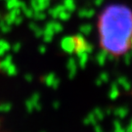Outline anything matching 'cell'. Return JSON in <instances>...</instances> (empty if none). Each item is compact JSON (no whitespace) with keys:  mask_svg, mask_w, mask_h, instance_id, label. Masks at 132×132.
Listing matches in <instances>:
<instances>
[{"mask_svg":"<svg viewBox=\"0 0 132 132\" xmlns=\"http://www.w3.org/2000/svg\"><path fill=\"white\" fill-rule=\"evenodd\" d=\"M108 76H107V75H102V76H101V79H102V81H103V82H107V81H108Z\"/></svg>","mask_w":132,"mask_h":132,"instance_id":"cell-9","label":"cell"},{"mask_svg":"<svg viewBox=\"0 0 132 132\" xmlns=\"http://www.w3.org/2000/svg\"><path fill=\"white\" fill-rule=\"evenodd\" d=\"M119 96V90H118V84L117 83H113L111 85V89H110V93H109V97L112 100H116Z\"/></svg>","mask_w":132,"mask_h":132,"instance_id":"cell-3","label":"cell"},{"mask_svg":"<svg viewBox=\"0 0 132 132\" xmlns=\"http://www.w3.org/2000/svg\"><path fill=\"white\" fill-rule=\"evenodd\" d=\"M97 118L94 116L93 113H90L88 116H86V118L83 119V123L85 125H95L97 123Z\"/></svg>","mask_w":132,"mask_h":132,"instance_id":"cell-4","label":"cell"},{"mask_svg":"<svg viewBox=\"0 0 132 132\" xmlns=\"http://www.w3.org/2000/svg\"><path fill=\"white\" fill-rule=\"evenodd\" d=\"M53 107H54V109H59V107H60V103L58 102V101H56V102H54V104H53Z\"/></svg>","mask_w":132,"mask_h":132,"instance_id":"cell-10","label":"cell"},{"mask_svg":"<svg viewBox=\"0 0 132 132\" xmlns=\"http://www.w3.org/2000/svg\"><path fill=\"white\" fill-rule=\"evenodd\" d=\"M118 82V86H121L123 89L126 90V91H129L130 88H131V84L129 83V81L125 77H119Z\"/></svg>","mask_w":132,"mask_h":132,"instance_id":"cell-5","label":"cell"},{"mask_svg":"<svg viewBox=\"0 0 132 132\" xmlns=\"http://www.w3.org/2000/svg\"><path fill=\"white\" fill-rule=\"evenodd\" d=\"M55 79H56V77H55L54 75H50V76H48L47 80H46V84H47L48 86H50V87H51Z\"/></svg>","mask_w":132,"mask_h":132,"instance_id":"cell-7","label":"cell"},{"mask_svg":"<svg viewBox=\"0 0 132 132\" xmlns=\"http://www.w3.org/2000/svg\"><path fill=\"white\" fill-rule=\"evenodd\" d=\"M128 109L126 107H119V108L114 109L113 111V116H116L117 118H124L128 114Z\"/></svg>","mask_w":132,"mask_h":132,"instance_id":"cell-2","label":"cell"},{"mask_svg":"<svg viewBox=\"0 0 132 132\" xmlns=\"http://www.w3.org/2000/svg\"><path fill=\"white\" fill-rule=\"evenodd\" d=\"M92 113H94V116L96 117V118H97V120H98V121L103 120V119H104V118H105V116H106L105 111H103L102 109H100V108L94 109V111H93Z\"/></svg>","mask_w":132,"mask_h":132,"instance_id":"cell-6","label":"cell"},{"mask_svg":"<svg viewBox=\"0 0 132 132\" xmlns=\"http://www.w3.org/2000/svg\"><path fill=\"white\" fill-rule=\"evenodd\" d=\"M97 31L104 53L126 55L132 48V9L120 3L106 6L97 20Z\"/></svg>","mask_w":132,"mask_h":132,"instance_id":"cell-1","label":"cell"},{"mask_svg":"<svg viewBox=\"0 0 132 132\" xmlns=\"http://www.w3.org/2000/svg\"><path fill=\"white\" fill-rule=\"evenodd\" d=\"M94 132H105V131H104V129L101 127V125L96 123L94 125Z\"/></svg>","mask_w":132,"mask_h":132,"instance_id":"cell-8","label":"cell"}]
</instances>
